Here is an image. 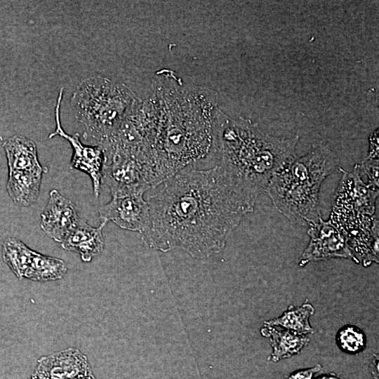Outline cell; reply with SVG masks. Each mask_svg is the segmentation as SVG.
<instances>
[{"instance_id":"1","label":"cell","mask_w":379,"mask_h":379,"mask_svg":"<svg viewBox=\"0 0 379 379\" xmlns=\"http://www.w3.org/2000/svg\"><path fill=\"white\" fill-rule=\"evenodd\" d=\"M161 184L147 201L149 222L141 235L162 252L180 249L198 258L220 252L256 201L219 166L185 168Z\"/></svg>"},{"instance_id":"24","label":"cell","mask_w":379,"mask_h":379,"mask_svg":"<svg viewBox=\"0 0 379 379\" xmlns=\"http://www.w3.org/2000/svg\"><path fill=\"white\" fill-rule=\"evenodd\" d=\"M29 379H32V377H30V378H29Z\"/></svg>"},{"instance_id":"16","label":"cell","mask_w":379,"mask_h":379,"mask_svg":"<svg viewBox=\"0 0 379 379\" xmlns=\"http://www.w3.org/2000/svg\"><path fill=\"white\" fill-rule=\"evenodd\" d=\"M314 312V309L310 303H305L300 307L290 305L281 317L265 321V325L281 326L300 335L313 333L309 319Z\"/></svg>"},{"instance_id":"8","label":"cell","mask_w":379,"mask_h":379,"mask_svg":"<svg viewBox=\"0 0 379 379\" xmlns=\"http://www.w3.org/2000/svg\"><path fill=\"white\" fill-rule=\"evenodd\" d=\"M63 90L62 87L58 93L55 109L56 128L48 135V138L59 135L70 143L73 149L71 159L72 168L86 173L91 178L94 196L98 198L100 192L105 156L100 147L84 145L80 141L79 133H76L71 135L62 128L60 112Z\"/></svg>"},{"instance_id":"22","label":"cell","mask_w":379,"mask_h":379,"mask_svg":"<svg viewBox=\"0 0 379 379\" xmlns=\"http://www.w3.org/2000/svg\"><path fill=\"white\" fill-rule=\"evenodd\" d=\"M31 377L32 378V379H42L36 376L34 373H33Z\"/></svg>"},{"instance_id":"11","label":"cell","mask_w":379,"mask_h":379,"mask_svg":"<svg viewBox=\"0 0 379 379\" xmlns=\"http://www.w3.org/2000/svg\"><path fill=\"white\" fill-rule=\"evenodd\" d=\"M105 225L101 222L94 227L80 218L60 243L61 246L78 253L84 262H89L104 249L102 229Z\"/></svg>"},{"instance_id":"18","label":"cell","mask_w":379,"mask_h":379,"mask_svg":"<svg viewBox=\"0 0 379 379\" xmlns=\"http://www.w3.org/2000/svg\"><path fill=\"white\" fill-rule=\"evenodd\" d=\"M336 341L344 352L356 354L362 351L366 346V337L357 327L346 326L336 335Z\"/></svg>"},{"instance_id":"23","label":"cell","mask_w":379,"mask_h":379,"mask_svg":"<svg viewBox=\"0 0 379 379\" xmlns=\"http://www.w3.org/2000/svg\"><path fill=\"white\" fill-rule=\"evenodd\" d=\"M90 379H96V378H95V377L94 376V375L93 374V375L91 376Z\"/></svg>"},{"instance_id":"12","label":"cell","mask_w":379,"mask_h":379,"mask_svg":"<svg viewBox=\"0 0 379 379\" xmlns=\"http://www.w3.org/2000/svg\"><path fill=\"white\" fill-rule=\"evenodd\" d=\"M8 171L48 170L39 163L36 144L29 138L15 135L3 142Z\"/></svg>"},{"instance_id":"7","label":"cell","mask_w":379,"mask_h":379,"mask_svg":"<svg viewBox=\"0 0 379 379\" xmlns=\"http://www.w3.org/2000/svg\"><path fill=\"white\" fill-rule=\"evenodd\" d=\"M308 226L310 239L299 258V266L336 258H349L355 262L348 246L346 232L340 225L331 219L324 221L320 217L317 222Z\"/></svg>"},{"instance_id":"6","label":"cell","mask_w":379,"mask_h":379,"mask_svg":"<svg viewBox=\"0 0 379 379\" xmlns=\"http://www.w3.org/2000/svg\"><path fill=\"white\" fill-rule=\"evenodd\" d=\"M148 190L135 187L112 193L111 200L99 209L101 222L112 221L121 229L141 234L149 222V206L143 198Z\"/></svg>"},{"instance_id":"2","label":"cell","mask_w":379,"mask_h":379,"mask_svg":"<svg viewBox=\"0 0 379 379\" xmlns=\"http://www.w3.org/2000/svg\"><path fill=\"white\" fill-rule=\"evenodd\" d=\"M152 91L139 112L159 185L202 161L217 164L218 93L185 84L171 69L156 73Z\"/></svg>"},{"instance_id":"5","label":"cell","mask_w":379,"mask_h":379,"mask_svg":"<svg viewBox=\"0 0 379 379\" xmlns=\"http://www.w3.org/2000/svg\"><path fill=\"white\" fill-rule=\"evenodd\" d=\"M141 100L124 84L102 76H89L77 86L70 104L84 127L83 139L99 145L112 137Z\"/></svg>"},{"instance_id":"15","label":"cell","mask_w":379,"mask_h":379,"mask_svg":"<svg viewBox=\"0 0 379 379\" xmlns=\"http://www.w3.org/2000/svg\"><path fill=\"white\" fill-rule=\"evenodd\" d=\"M67 272V265L62 260L34 251L24 278L36 281H54L62 279Z\"/></svg>"},{"instance_id":"21","label":"cell","mask_w":379,"mask_h":379,"mask_svg":"<svg viewBox=\"0 0 379 379\" xmlns=\"http://www.w3.org/2000/svg\"><path fill=\"white\" fill-rule=\"evenodd\" d=\"M93 374V373L91 374V375H88V376L77 378H75V379H90L91 376Z\"/></svg>"},{"instance_id":"10","label":"cell","mask_w":379,"mask_h":379,"mask_svg":"<svg viewBox=\"0 0 379 379\" xmlns=\"http://www.w3.org/2000/svg\"><path fill=\"white\" fill-rule=\"evenodd\" d=\"M80 218L72 201L52 190L41 214L40 226L51 239L61 243Z\"/></svg>"},{"instance_id":"14","label":"cell","mask_w":379,"mask_h":379,"mask_svg":"<svg viewBox=\"0 0 379 379\" xmlns=\"http://www.w3.org/2000/svg\"><path fill=\"white\" fill-rule=\"evenodd\" d=\"M260 332L270 340L273 351L269 359L272 361H278L299 353L310 342V338L304 335L289 330H278L270 326L265 325Z\"/></svg>"},{"instance_id":"4","label":"cell","mask_w":379,"mask_h":379,"mask_svg":"<svg viewBox=\"0 0 379 379\" xmlns=\"http://www.w3.org/2000/svg\"><path fill=\"white\" fill-rule=\"evenodd\" d=\"M337 167V159L324 144L305 154H294L272 176L265 192L274 208L292 223L309 225L321 217V186Z\"/></svg>"},{"instance_id":"3","label":"cell","mask_w":379,"mask_h":379,"mask_svg":"<svg viewBox=\"0 0 379 379\" xmlns=\"http://www.w3.org/2000/svg\"><path fill=\"white\" fill-rule=\"evenodd\" d=\"M299 136L281 138L264 132L249 119L220 112L217 165L246 193L257 200L274 173L295 154Z\"/></svg>"},{"instance_id":"13","label":"cell","mask_w":379,"mask_h":379,"mask_svg":"<svg viewBox=\"0 0 379 379\" xmlns=\"http://www.w3.org/2000/svg\"><path fill=\"white\" fill-rule=\"evenodd\" d=\"M43 171H8L6 189L14 203L20 206H29L39 197Z\"/></svg>"},{"instance_id":"20","label":"cell","mask_w":379,"mask_h":379,"mask_svg":"<svg viewBox=\"0 0 379 379\" xmlns=\"http://www.w3.org/2000/svg\"><path fill=\"white\" fill-rule=\"evenodd\" d=\"M315 379H340L335 374L331 373L326 375H321Z\"/></svg>"},{"instance_id":"9","label":"cell","mask_w":379,"mask_h":379,"mask_svg":"<svg viewBox=\"0 0 379 379\" xmlns=\"http://www.w3.org/2000/svg\"><path fill=\"white\" fill-rule=\"evenodd\" d=\"M34 373L42 379H75L93 371L86 356L69 347L41 357Z\"/></svg>"},{"instance_id":"19","label":"cell","mask_w":379,"mask_h":379,"mask_svg":"<svg viewBox=\"0 0 379 379\" xmlns=\"http://www.w3.org/2000/svg\"><path fill=\"white\" fill-rule=\"evenodd\" d=\"M322 370L320 364H317L312 368L302 369L289 375L288 379H313L314 375Z\"/></svg>"},{"instance_id":"17","label":"cell","mask_w":379,"mask_h":379,"mask_svg":"<svg viewBox=\"0 0 379 379\" xmlns=\"http://www.w3.org/2000/svg\"><path fill=\"white\" fill-rule=\"evenodd\" d=\"M33 251L15 237H8L2 244L3 260L19 279L25 277Z\"/></svg>"}]
</instances>
